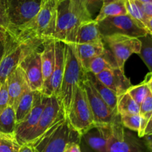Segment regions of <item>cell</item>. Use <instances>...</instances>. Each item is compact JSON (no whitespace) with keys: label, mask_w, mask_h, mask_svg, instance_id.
Instances as JSON below:
<instances>
[{"label":"cell","mask_w":152,"mask_h":152,"mask_svg":"<svg viewBox=\"0 0 152 152\" xmlns=\"http://www.w3.org/2000/svg\"><path fill=\"white\" fill-rule=\"evenodd\" d=\"M142 138L143 139L142 142H143L144 145L146 148V149L148 150V151L152 152V133L145 135Z\"/></svg>","instance_id":"41"},{"label":"cell","mask_w":152,"mask_h":152,"mask_svg":"<svg viewBox=\"0 0 152 152\" xmlns=\"http://www.w3.org/2000/svg\"><path fill=\"white\" fill-rule=\"evenodd\" d=\"M70 9L81 23L90 22L94 19L82 0H70Z\"/></svg>","instance_id":"31"},{"label":"cell","mask_w":152,"mask_h":152,"mask_svg":"<svg viewBox=\"0 0 152 152\" xmlns=\"http://www.w3.org/2000/svg\"><path fill=\"white\" fill-rule=\"evenodd\" d=\"M128 14L125 0H102V6L94 19L99 22L108 17Z\"/></svg>","instance_id":"22"},{"label":"cell","mask_w":152,"mask_h":152,"mask_svg":"<svg viewBox=\"0 0 152 152\" xmlns=\"http://www.w3.org/2000/svg\"><path fill=\"white\" fill-rule=\"evenodd\" d=\"M117 111L120 116L140 114V105L126 92L118 96Z\"/></svg>","instance_id":"26"},{"label":"cell","mask_w":152,"mask_h":152,"mask_svg":"<svg viewBox=\"0 0 152 152\" xmlns=\"http://www.w3.org/2000/svg\"><path fill=\"white\" fill-rule=\"evenodd\" d=\"M144 146L142 141L126 130L120 116L111 125L108 152H144Z\"/></svg>","instance_id":"9"},{"label":"cell","mask_w":152,"mask_h":152,"mask_svg":"<svg viewBox=\"0 0 152 152\" xmlns=\"http://www.w3.org/2000/svg\"><path fill=\"white\" fill-rule=\"evenodd\" d=\"M10 29L19 28L31 22L37 15L43 0H5Z\"/></svg>","instance_id":"10"},{"label":"cell","mask_w":152,"mask_h":152,"mask_svg":"<svg viewBox=\"0 0 152 152\" xmlns=\"http://www.w3.org/2000/svg\"><path fill=\"white\" fill-rule=\"evenodd\" d=\"M139 39L141 42V49L138 55L152 73V35L147 34Z\"/></svg>","instance_id":"28"},{"label":"cell","mask_w":152,"mask_h":152,"mask_svg":"<svg viewBox=\"0 0 152 152\" xmlns=\"http://www.w3.org/2000/svg\"><path fill=\"white\" fill-rule=\"evenodd\" d=\"M120 121L126 129L137 132V134L140 131L142 126V117L140 114H130V115H121Z\"/></svg>","instance_id":"34"},{"label":"cell","mask_w":152,"mask_h":152,"mask_svg":"<svg viewBox=\"0 0 152 152\" xmlns=\"http://www.w3.org/2000/svg\"><path fill=\"white\" fill-rule=\"evenodd\" d=\"M19 152H34V150L31 144H25L21 145Z\"/></svg>","instance_id":"43"},{"label":"cell","mask_w":152,"mask_h":152,"mask_svg":"<svg viewBox=\"0 0 152 152\" xmlns=\"http://www.w3.org/2000/svg\"><path fill=\"white\" fill-rule=\"evenodd\" d=\"M140 114L142 117V126L140 132L138 133V137L142 138L143 137V132L145 128L148 123V120L152 116V94L148 95L143 102L140 105Z\"/></svg>","instance_id":"30"},{"label":"cell","mask_w":152,"mask_h":152,"mask_svg":"<svg viewBox=\"0 0 152 152\" xmlns=\"http://www.w3.org/2000/svg\"><path fill=\"white\" fill-rule=\"evenodd\" d=\"M13 36V29L0 26V62L2 60Z\"/></svg>","instance_id":"35"},{"label":"cell","mask_w":152,"mask_h":152,"mask_svg":"<svg viewBox=\"0 0 152 152\" xmlns=\"http://www.w3.org/2000/svg\"><path fill=\"white\" fill-rule=\"evenodd\" d=\"M7 50L0 62V83L2 84L11 72L20 65L22 61L32 52L39 49L46 39L34 37L28 38L19 35L15 29Z\"/></svg>","instance_id":"2"},{"label":"cell","mask_w":152,"mask_h":152,"mask_svg":"<svg viewBox=\"0 0 152 152\" xmlns=\"http://www.w3.org/2000/svg\"><path fill=\"white\" fill-rule=\"evenodd\" d=\"M48 98V96L45 95L41 91H36L32 110L27 118L16 126L14 135L21 145L25 143L28 137L38 123L42 113L47 104Z\"/></svg>","instance_id":"14"},{"label":"cell","mask_w":152,"mask_h":152,"mask_svg":"<svg viewBox=\"0 0 152 152\" xmlns=\"http://www.w3.org/2000/svg\"><path fill=\"white\" fill-rule=\"evenodd\" d=\"M0 26L10 29V24L7 17L5 0H0Z\"/></svg>","instance_id":"37"},{"label":"cell","mask_w":152,"mask_h":152,"mask_svg":"<svg viewBox=\"0 0 152 152\" xmlns=\"http://www.w3.org/2000/svg\"><path fill=\"white\" fill-rule=\"evenodd\" d=\"M42 46L43 49L41 51V62L44 85L41 92L46 96H50V80L55 64V39H47Z\"/></svg>","instance_id":"18"},{"label":"cell","mask_w":152,"mask_h":152,"mask_svg":"<svg viewBox=\"0 0 152 152\" xmlns=\"http://www.w3.org/2000/svg\"><path fill=\"white\" fill-rule=\"evenodd\" d=\"M146 29L148 31V34L152 35V18L148 19L146 23Z\"/></svg>","instance_id":"45"},{"label":"cell","mask_w":152,"mask_h":152,"mask_svg":"<svg viewBox=\"0 0 152 152\" xmlns=\"http://www.w3.org/2000/svg\"><path fill=\"white\" fill-rule=\"evenodd\" d=\"M1 83H0V88H1Z\"/></svg>","instance_id":"47"},{"label":"cell","mask_w":152,"mask_h":152,"mask_svg":"<svg viewBox=\"0 0 152 152\" xmlns=\"http://www.w3.org/2000/svg\"><path fill=\"white\" fill-rule=\"evenodd\" d=\"M87 76L88 77L89 80H90V81L91 82L94 87L95 88V89H96V91L98 92V94L100 95L102 99L105 101V103L108 105V107H109L112 111L117 113V99H118V96H117L114 91H112L111 89H109L108 87L104 86L102 83H100V82L96 79L95 75L92 74L91 73L88 72ZM117 114H118V113H117Z\"/></svg>","instance_id":"24"},{"label":"cell","mask_w":152,"mask_h":152,"mask_svg":"<svg viewBox=\"0 0 152 152\" xmlns=\"http://www.w3.org/2000/svg\"><path fill=\"white\" fill-rule=\"evenodd\" d=\"M36 91L28 88L21 96L15 108L16 126L23 122L32 110L34 104Z\"/></svg>","instance_id":"23"},{"label":"cell","mask_w":152,"mask_h":152,"mask_svg":"<svg viewBox=\"0 0 152 152\" xmlns=\"http://www.w3.org/2000/svg\"><path fill=\"white\" fill-rule=\"evenodd\" d=\"M23 70L30 88L34 91H42L44 85L39 49L32 52L19 65Z\"/></svg>","instance_id":"15"},{"label":"cell","mask_w":152,"mask_h":152,"mask_svg":"<svg viewBox=\"0 0 152 152\" xmlns=\"http://www.w3.org/2000/svg\"><path fill=\"white\" fill-rule=\"evenodd\" d=\"M83 86L88 99L95 124L101 126H110L112 124L120 115L112 111L105 103L87 75L83 81Z\"/></svg>","instance_id":"11"},{"label":"cell","mask_w":152,"mask_h":152,"mask_svg":"<svg viewBox=\"0 0 152 152\" xmlns=\"http://www.w3.org/2000/svg\"><path fill=\"white\" fill-rule=\"evenodd\" d=\"M128 14L136 20L144 29H146V23L148 18L144 15L137 0H125Z\"/></svg>","instance_id":"29"},{"label":"cell","mask_w":152,"mask_h":152,"mask_svg":"<svg viewBox=\"0 0 152 152\" xmlns=\"http://www.w3.org/2000/svg\"><path fill=\"white\" fill-rule=\"evenodd\" d=\"M65 115L60 100L54 96H48L38 123L28 137L25 144L32 143Z\"/></svg>","instance_id":"12"},{"label":"cell","mask_w":152,"mask_h":152,"mask_svg":"<svg viewBox=\"0 0 152 152\" xmlns=\"http://www.w3.org/2000/svg\"><path fill=\"white\" fill-rule=\"evenodd\" d=\"M145 80L146 82L148 88H149L150 92H151V94H152V73L149 72L145 76Z\"/></svg>","instance_id":"44"},{"label":"cell","mask_w":152,"mask_h":152,"mask_svg":"<svg viewBox=\"0 0 152 152\" xmlns=\"http://www.w3.org/2000/svg\"><path fill=\"white\" fill-rule=\"evenodd\" d=\"M141 3H152V0H137Z\"/></svg>","instance_id":"46"},{"label":"cell","mask_w":152,"mask_h":152,"mask_svg":"<svg viewBox=\"0 0 152 152\" xmlns=\"http://www.w3.org/2000/svg\"><path fill=\"white\" fill-rule=\"evenodd\" d=\"M127 93L132 97V99L137 102L139 105H141L144 99L148 96V94H151L149 88H148L145 80L139 85L137 86H132L127 91Z\"/></svg>","instance_id":"32"},{"label":"cell","mask_w":152,"mask_h":152,"mask_svg":"<svg viewBox=\"0 0 152 152\" xmlns=\"http://www.w3.org/2000/svg\"><path fill=\"white\" fill-rule=\"evenodd\" d=\"M80 24L81 22L70 9V0H59L53 39L65 44H74Z\"/></svg>","instance_id":"6"},{"label":"cell","mask_w":152,"mask_h":152,"mask_svg":"<svg viewBox=\"0 0 152 152\" xmlns=\"http://www.w3.org/2000/svg\"><path fill=\"white\" fill-rule=\"evenodd\" d=\"M102 42L105 48L112 55L117 66L121 70H124V65L128 59L134 53L139 54L141 49L139 39L129 36H107L102 37Z\"/></svg>","instance_id":"7"},{"label":"cell","mask_w":152,"mask_h":152,"mask_svg":"<svg viewBox=\"0 0 152 152\" xmlns=\"http://www.w3.org/2000/svg\"><path fill=\"white\" fill-rule=\"evenodd\" d=\"M65 68V44L55 40V64L50 80V95L59 99Z\"/></svg>","instance_id":"19"},{"label":"cell","mask_w":152,"mask_h":152,"mask_svg":"<svg viewBox=\"0 0 152 152\" xmlns=\"http://www.w3.org/2000/svg\"><path fill=\"white\" fill-rule=\"evenodd\" d=\"M111 133L110 126L95 125L80 134L79 145L81 152H108Z\"/></svg>","instance_id":"13"},{"label":"cell","mask_w":152,"mask_h":152,"mask_svg":"<svg viewBox=\"0 0 152 152\" xmlns=\"http://www.w3.org/2000/svg\"><path fill=\"white\" fill-rule=\"evenodd\" d=\"M6 83L9 96V106L15 110L21 96L31 88L28 85L23 70L19 66L9 74Z\"/></svg>","instance_id":"17"},{"label":"cell","mask_w":152,"mask_h":152,"mask_svg":"<svg viewBox=\"0 0 152 152\" xmlns=\"http://www.w3.org/2000/svg\"><path fill=\"white\" fill-rule=\"evenodd\" d=\"M64 152H81L79 142H71L68 143Z\"/></svg>","instance_id":"40"},{"label":"cell","mask_w":152,"mask_h":152,"mask_svg":"<svg viewBox=\"0 0 152 152\" xmlns=\"http://www.w3.org/2000/svg\"><path fill=\"white\" fill-rule=\"evenodd\" d=\"M20 148L14 134H0V152H19Z\"/></svg>","instance_id":"33"},{"label":"cell","mask_w":152,"mask_h":152,"mask_svg":"<svg viewBox=\"0 0 152 152\" xmlns=\"http://www.w3.org/2000/svg\"><path fill=\"white\" fill-rule=\"evenodd\" d=\"M80 137V134L73 129L65 115L30 144L34 152H64L68 143L79 142Z\"/></svg>","instance_id":"3"},{"label":"cell","mask_w":152,"mask_h":152,"mask_svg":"<svg viewBox=\"0 0 152 152\" xmlns=\"http://www.w3.org/2000/svg\"><path fill=\"white\" fill-rule=\"evenodd\" d=\"M102 1V0H82L91 16H93V13H95L96 10L99 9L100 10Z\"/></svg>","instance_id":"38"},{"label":"cell","mask_w":152,"mask_h":152,"mask_svg":"<svg viewBox=\"0 0 152 152\" xmlns=\"http://www.w3.org/2000/svg\"><path fill=\"white\" fill-rule=\"evenodd\" d=\"M138 2L144 15L148 19L152 18V3H141L140 1Z\"/></svg>","instance_id":"39"},{"label":"cell","mask_w":152,"mask_h":152,"mask_svg":"<svg viewBox=\"0 0 152 152\" xmlns=\"http://www.w3.org/2000/svg\"><path fill=\"white\" fill-rule=\"evenodd\" d=\"M118 68L113 58L112 55L108 49L105 48V52L102 55L96 56L91 61L88 72L91 73L94 75H97L108 68Z\"/></svg>","instance_id":"25"},{"label":"cell","mask_w":152,"mask_h":152,"mask_svg":"<svg viewBox=\"0 0 152 152\" xmlns=\"http://www.w3.org/2000/svg\"><path fill=\"white\" fill-rule=\"evenodd\" d=\"M9 106V96L6 81L1 84L0 88V114Z\"/></svg>","instance_id":"36"},{"label":"cell","mask_w":152,"mask_h":152,"mask_svg":"<svg viewBox=\"0 0 152 152\" xmlns=\"http://www.w3.org/2000/svg\"><path fill=\"white\" fill-rule=\"evenodd\" d=\"M66 117L70 125L80 135L96 125L83 82L76 90Z\"/></svg>","instance_id":"5"},{"label":"cell","mask_w":152,"mask_h":152,"mask_svg":"<svg viewBox=\"0 0 152 152\" xmlns=\"http://www.w3.org/2000/svg\"><path fill=\"white\" fill-rule=\"evenodd\" d=\"M74 47L77 57L86 72H88L91 61L96 56L102 55L105 50L102 41L87 44H74Z\"/></svg>","instance_id":"20"},{"label":"cell","mask_w":152,"mask_h":152,"mask_svg":"<svg viewBox=\"0 0 152 152\" xmlns=\"http://www.w3.org/2000/svg\"><path fill=\"white\" fill-rule=\"evenodd\" d=\"M151 133H152V116L151 117V118L149 119V120H148L146 126H145V130H144V132H143V137L145 136V135L149 134H151Z\"/></svg>","instance_id":"42"},{"label":"cell","mask_w":152,"mask_h":152,"mask_svg":"<svg viewBox=\"0 0 152 152\" xmlns=\"http://www.w3.org/2000/svg\"><path fill=\"white\" fill-rule=\"evenodd\" d=\"M95 77L118 96L127 92L128 89L132 86L130 80L125 75L124 70L119 68H108Z\"/></svg>","instance_id":"16"},{"label":"cell","mask_w":152,"mask_h":152,"mask_svg":"<svg viewBox=\"0 0 152 152\" xmlns=\"http://www.w3.org/2000/svg\"><path fill=\"white\" fill-rule=\"evenodd\" d=\"M16 128V114L12 107L7 108L0 114V134H14Z\"/></svg>","instance_id":"27"},{"label":"cell","mask_w":152,"mask_h":152,"mask_svg":"<svg viewBox=\"0 0 152 152\" xmlns=\"http://www.w3.org/2000/svg\"><path fill=\"white\" fill-rule=\"evenodd\" d=\"M87 73L77 57L74 44H65V68L59 100L65 115L68 114L77 87L85 80Z\"/></svg>","instance_id":"1"},{"label":"cell","mask_w":152,"mask_h":152,"mask_svg":"<svg viewBox=\"0 0 152 152\" xmlns=\"http://www.w3.org/2000/svg\"><path fill=\"white\" fill-rule=\"evenodd\" d=\"M102 41L98 22L94 19L80 24L77 30L74 44H87Z\"/></svg>","instance_id":"21"},{"label":"cell","mask_w":152,"mask_h":152,"mask_svg":"<svg viewBox=\"0 0 152 152\" xmlns=\"http://www.w3.org/2000/svg\"><path fill=\"white\" fill-rule=\"evenodd\" d=\"M59 0H43L37 16L30 22L19 28H13L19 35L28 38L53 39L56 29V9Z\"/></svg>","instance_id":"4"},{"label":"cell","mask_w":152,"mask_h":152,"mask_svg":"<svg viewBox=\"0 0 152 152\" xmlns=\"http://www.w3.org/2000/svg\"><path fill=\"white\" fill-rule=\"evenodd\" d=\"M98 26L102 37L120 34L139 39L149 34L129 14L108 17L98 22Z\"/></svg>","instance_id":"8"}]
</instances>
